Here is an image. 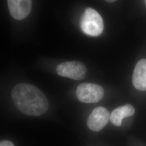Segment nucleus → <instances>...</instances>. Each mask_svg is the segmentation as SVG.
<instances>
[{"instance_id": "nucleus-1", "label": "nucleus", "mask_w": 146, "mask_h": 146, "mask_svg": "<svg viewBox=\"0 0 146 146\" xmlns=\"http://www.w3.org/2000/svg\"><path fill=\"white\" fill-rule=\"evenodd\" d=\"M11 98L16 108L25 115L38 116L44 114L48 110L46 95L31 84L16 85L12 90Z\"/></svg>"}, {"instance_id": "nucleus-2", "label": "nucleus", "mask_w": 146, "mask_h": 146, "mask_svg": "<svg viewBox=\"0 0 146 146\" xmlns=\"http://www.w3.org/2000/svg\"><path fill=\"white\" fill-rule=\"evenodd\" d=\"M80 26L84 34L95 37L100 35L104 28L102 17L92 8L86 9L81 19Z\"/></svg>"}, {"instance_id": "nucleus-3", "label": "nucleus", "mask_w": 146, "mask_h": 146, "mask_svg": "<svg viewBox=\"0 0 146 146\" xmlns=\"http://www.w3.org/2000/svg\"><path fill=\"white\" fill-rule=\"evenodd\" d=\"M104 94L103 88L96 84H81L76 90V96L78 100L87 104L98 102L104 98Z\"/></svg>"}, {"instance_id": "nucleus-4", "label": "nucleus", "mask_w": 146, "mask_h": 146, "mask_svg": "<svg viewBox=\"0 0 146 146\" xmlns=\"http://www.w3.org/2000/svg\"><path fill=\"white\" fill-rule=\"evenodd\" d=\"M56 72L61 76L81 80L85 78L87 68L83 63L75 61L60 63L56 67Z\"/></svg>"}, {"instance_id": "nucleus-5", "label": "nucleus", "mask_w": 146, "mask_h": 146, "mask_svg": "<svg viewBox=\"0 0 146 146\" xmlns=\"http://www.w3.org/2000/svg\"><path fill=\"white\" fill-rule=\"evenodd\" d=\"M110 119L108 110L103 107L94 109L87 120V125L91 131H100L103 129Z\"/></svg>"}, {"instance_id": "nucleus-6", "label": "nucleus", "mask_w": 146, "mask_h": 146, "mask_svg": "<svg viewBox=\"0 0 146 146\" xmlns=\"http://www.w3.org/2000/svg\"><path fill=\"white\" fill-rule=\"evenodd\" d=\"M8 5L11 16L15 20H22L31 12L32 1L8 0Z\"/></svg>"}, {"instance_id": "nucleus-7", "label": "nucleus", "mask_w": 146, "mask_h": 146, "mask_svg": "<svg viewBox=\"0 0 146 146\" xmlns=\"http://www.w3.org/2000/svg\"><path fill=\"white\" fill-rule=\"evenodd\" d=\"M133 84L136 89L146 91V59H141L137 63L133 75Z\"/></svg>"}, {"instance_id": "nucleus-8", "label": "nucleus", "mask_w": 146, "mask_h": 146, "mask_svg": "<svg viewBox=\"0 0 146 146\" xmlns=\"http://www.w3.org/2000/svg\"><path fill=\"white\" fill-rule=\"evenodd\" d=\"M134 108L131 104H125L116 108L114 110L110 116V120L112 124L117 127L122 125V121L127 117L132 116L135 114Z\"/></svg>"}, {"instance_id": "nucleus-9", "label": "nucleus", "mask_w": 146, "mask_h": 146, "mask_svg": "<svg viewBox=\"0 0 146 146\" xmlns=\"http://www.w3.org/2000/svg\"><path fill=\"white\" fill-rule=\"evenodd\" d=\"M0 146H15L13 142L8 140H5L0 142Z\"/></svg>"}, {"instance_id": "nucleus-10", "label": "nucleus", "mask_w": 146, "mask_h": 146, "mask_svg": "<svg viewBox=\"0 0 146 146\" xmlns=\"http://www.w3.org/2000/svg\"><path fill=\"white\" fill-rule=\"evenodd\" d=\"M107 2H115V1H107Z\"/></svg>"}, {"instance_id": "nucleus-11", "label": "nucleus", "mask_w": 146, "mask_h": 146, "mask_svg": "<svg viewBox=\"0 0 146 146\" xmlns=\"http://www.w3.org/2000/svg\"></svg>"}]
</instances>
